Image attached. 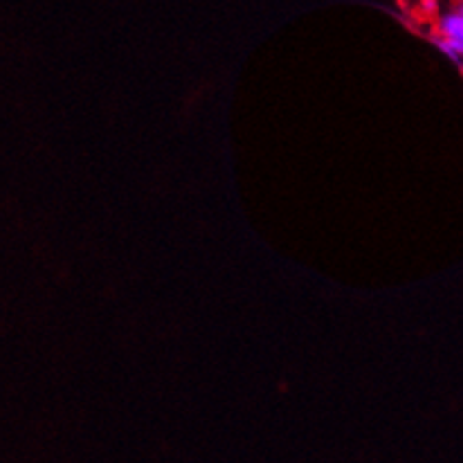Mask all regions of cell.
<instances>
[{"mask_svg": "<svg viewBox=\"0 0 463 463\" xmlns=\"http://www.w3.org/2000/svg\"><path fill=\"white\" fill-rule=\"evenodd\" d=\"M439 36H443V39L463 41V12H461V7L450 9L448 14H443L441 21H439Z\"/></svg>", "mask_w": 463, "mask_h": 463, "instance_id": "1", "label": "cell"}, {"mask_svg": "<svg viewBox=\"0 0 463 463\" xmlns=\"http://www.w3.org/2000/svg\"><path fill=\"white\" fill-rule=\"evenodd\" d=\"M434 43H437V48L441 50L443 54H446L450 61H455L457 66L461 68V61H463V41H455V39H443V36H437L434 39Z\"/></svg>", "mask_w": 463, "mask_h": 463, "instance_id": "2", "label": "cell"}]
</instances>
